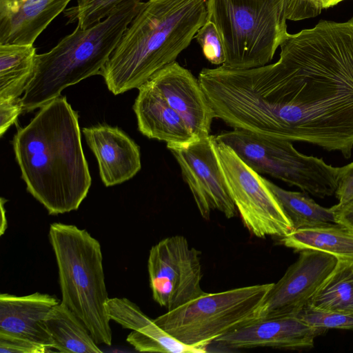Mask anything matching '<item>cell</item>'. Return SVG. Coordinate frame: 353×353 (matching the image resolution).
<instances>
[{
    "instance_id": "24",
    "label": "cell",
    "mask_w": 353,
    "mask_h": 353,
    "mask_svg": "<svg viewBox=\"0 0 353 353\" xmlns=\"http://www.w3.org/2000/svg\"><path fill=\"white\" fill-rule=\"evenodd\" d=\"M308 304L323 310L353 312V259H339Z\"/></svg>"
},
{
    "instance_id": "5",
    "label": "cell",
    "mask_w": 353,
    "mask_h": 353,
    "mask_svg": "<svg viewBox=\"0 0 353 353\" xmlns=\"http://www.w3.org/2000/svg\"><path fill=\"white\" fill-rule=\"evenodd\" d=\"M49 239L58 268L61 303L86 326L97 344H112L109 299L99 242L85 230L54 223Z\"/></svg>"
},
{
    "instance_id": "27",
    "label": "cell",
    "mask_w": 353,
    "mask_h": 353,
    "mask_svg": "<svg viewBox=\"0 0 353 353\" xmlns=\"http://www.w3.org/2000/svg\"><path fill=\"white\" fill-rule=\"evenodd\" d=\"M211 63L222 65L225 60L223 44L214 23L210 21L200 28L194 37Z\"/></svg>"
},
{
    "instance_id": "6",
    "label": "cell",
    "mask_w": 353,
    "mask_h": 353,
    "mask_svg": "<svg viewBox=\"0 0 353 353\" xmlns=\"http://www.w3.org/2000/svg\"><path fill=\"white\" fill-rule=\"evenodd\" d=\"M289 0H207V21L216 26L225 54L222 65L249 69L267 65L288 33Z\"/></svg>"
},
{
    "instance_id": "21",
    "label": "cell",
    "mask_w": 353,
    "mask_h": 353,
    "mask_svg": "<svg viewBox=\"0 0 353 353\" xmlns=\"http://www.w3.org/2000/svg\"><path fill=\"white\" fill-rule=\"evenodd\" d=\"M37 54L34 44H0V99H17L25 92Z\"/></svg>"
},
{
    "instance_id": "10",
    "label": "cell",
    "mask_w": 353,
    "mask_h": 353,
    "mask_svg": "<svg viewBox=\"0 0 353 353\" xmlns=\"http://www.w3.org/2000/svg\"><path fill=\"white\" fill-rule=\"evenodd\" d=\"M148 270L152 298L168 311L205 293L201 252L190 247L183 236L166 237L153 245Z\"/></svg>"
},
{
    "instance_id": "20",
    "label": "cell",
    "mask_w": 353,
    "mask_h": 353,
    "mask_svg": "<svg viewBox=\"0 0 353 353\" xmlns=\"http://www.w3.org/2000/svg\"><path fill=\"white\" fill-rule=\"evenodd\" d=\"M45 323L53 349L61 353H101L83 323L63 303L54 305Z\"/></svg>"
},
{
    "instance_id": "19",
    "label": "cell",
    "mask_w": 353,
    "mask_h": 353,
    "mask_svg": "<svg viewBox=\"0 0 353 353\" xmlns=\"http://www.w3.org/2000/svg\"><path fill=\"white\" fill-rule=\"evenodd\" d=\"M138 89L133 110L139 130L143 135L165 142L168 149L198 139L188 130L180 115L148 81Z\"/></svg>"
},
{
    "instance_id": "29",
    "label": "cell",
    "mask_w": 353,
    "mask_h": 353,
    "mask_svg": "<svg viewBox=\"0 0 353 353\" xmlns=\"http://www.w3.org/2000/svg\"><path fill=\"white\" fill-rule=\"evenodd\" d=\"M52 350L30 341L0 334L1 353H46Z\"/></svg>"
},
{
    "instance_id": "28",
    "label": "cell",
    "mask_w": 353,
    "mask_h": 353,
    "mask_svg": "<svg viewBox=\"0 0 353 353\" xmlns=\"http://www.w3.org/2000/svg\"><path fill=\"white\" fill-rule=\"evenodd\" d=\"M344 0H289L286 18L300 21L319 15L324 9L332 7Z\"/></svg>"
},
{
    "instance_id": "14",
    "label": "cell",
    "mask_w": 353,
    "mask_h": 353,
    "mask_svg": "<svg viewBox=\"0 0 353 353\" xmlns=\"http://www.w3.org/2000/svg\"><path fill=\"white\" fill-rule=\"evenodd\" d=\"M327 330L312 326L296 316L254 321L214 340L233 349L260 347L299 350L312 348L316 336Z\"/></svg>"
},
{
    "instance_id": "4",
    "label": "cell",
    "mask_w": 353,
    "mask_h": 353,
    "mask_svg": "<svg viewBox=\"0 0 353 353\" xmlns=\"http://www.w3.org/2000/svg\"><path fill=\"white\" fill-rule=\"evenodd\" d=\"M143 4L141 0H126L102 21L87 28L77 26L50 51L37 54L33 75L21 98L23 111L41 108L67 87L99 74Z\"/></svg>"
},
{
    "instance_id": "23",
    "label": "cell",
    "mask_w": 353,
    "mask_h": 353,
    "mask_svg": "<svg viewBox=\"0 0 353 353\" xmlns=\"http://www.w3.org/2000/svg\"><path fill=\"white\" fill-rule=\"evenodd\" d=\"M281 241L296 251L316 250L338 259H353V232L343 225L296 230Z\"/></svg>"
},
{
    "instance_id": "31",
    "label": "cell",
    "mask_w": 353,
    "mask_h": 353,
    "mask_svg": "<svg viewBox=\"0 0 353 353\" xmlns=\"http://www.w3.org/2000/svg\"><path fill=\"white\" fill-rule=\"evenodd\" d=\"M334 194L340 205L353 199V162L341 167L338 185Z\"/></svg>"
},
{
    "instance_id": "13",
    "label": "cell",
    "mask_w": 353,
    "mask_h": 353,
    "mask_svg": "<svg viewBox=\"0 0 353 353\" xmlns=\"http://www.w3.org/2000/svg\"><path fill=\"white\" fill-rule=\"evenodd\" d=\"M148 81L180 115L196 139L210 136L216 118L199 79L176 61L157 71Z\"/></svg>"
},
{
    "instance_id": "32",
    "label": "cell",
    "mask_w": 353,
    "mask_h": 353,
    "mask_svg": "<svg viewBox=\"0 0 353 353\" xmlns=\"http://www.w3.org/2000/svg\"><path fill=\"white\" fill-rule=\"evenodd\" d=\"M338 223L353 232V199L331 207Z\"/></svg>"
},
{
    "instance_id": "30",
    "label": "cell",
    "mask_w": 353,
    "mask_h": 353,
    "mask_svg": "<svg viewBox=\"0 0 353 353\" xmlns=\"http://www.w3.org/2000/svg\"><path fill=\"white\" fill-rule=\"evenodd\" d=\"M23 111L21 98L0 99V136L16 123L18 117Z\"/></svg>"
},
{
    "instance_id": "12",
    "label": "cell",
    "mask_w": 353,
    "mask_h": 353,
    "mask_svg": "<svg viewBox=\"0 0 353 353\" xmlns=\"http://www.w3.org/2000/svg\"><path fill=\"white\" fill-rule=\"evenodd\" d=\"M338 260L322 251L301 250L298 259L273 283L256 313L255 321L296 316L332 273Z\"/></svg>"
},
{
    "instance_id": "15",
    "label": "cell",
    "mask_w": 353,
    "mask_h": 353,
    "mask_svg": "<svg viewBox=\"0 0 353 353\" xmlns=\"http://www.w3.org/2000/svg\"><path fill=\"white\" fill-rule=\"evenodd\" d=\"M83 133L106 187L122 183L141 170L139 147L119 128L99 124L83 128Z\"/></svg>"
},
{
    "instance_id": "1",
    "label": "cell",
    "mask_w": 353,
    "mask_h": 353,
    "mask_svg": "<svg viewBox=\"0 0 353 353\" xmlns=\"http://www.w3.org/2000/svg\"><path fill=\"white\" fill-rule=\"evenodd\" d=\"M276 63L237 70L228 105L235 127L349 159L353 150V17L287 33Z\"/></svg>"
},
{
    "instance_id": "9",
    "label": "cell",
    "mask_w": 353,
    "mask_h": 353,
    "mask_svg": "<svg viewBox=\"0 0 353 353\" xmlns=\"http://www.w3.org/2000/svg\"><path fill=\"white\" fill-rule=\"evenodd\" d=\"M214 148L230 196L248 231L259 238L283 237L293 232L290 220L265 179L215 136Z\"/></svg>"
},
{
    "instance_id": "16",
    "label": "cell",
    "mask_w": 353,
    "mask_h": 353,
    "mask_svg": "<svg viewBox=\"0 0 353 353\" xmlns=\"http://www.w3.org/2000/svg\"><path fill=\"white\" fill-rule=\"evenodd\" d=\"M59 303L55 296L38 292L24 296L1 293L0 334L24 339L54 350L45 320Z\"/></svg>"
},
{
    "instance_id": "7",
    "label": "cell",
    "mask_w": 353,
    "mask_h": 353,
    "mask_svg": "<svg viewBox=\"0 0 353 353\" xmlns=\"http://www.w3.org/2000/svg\"><path fill=\"white\" fill-rule=\"evenodd\" d=\"M272 285L205 292L154 321L183 343L206 350L218 337L254 321L256 313Z\"/></svg>"
},
{
    "instance_id": "8",
    "label": "cell",
    "mask_w": 353,
    "mask_h": 353,
    "mask_svg": "<svg viewBox=\"0 0 353 353\" xmlns=\"http://www.w3.org/2000/svg\"><path fill=\"white\" fill-rule=\"evenodd\" d=\"M215 139L229 146L250 168L323 199L335 194L341 167L299 152L288 140L234 128Z\"/></svg>"
},
{
    "instance_id": "2",
    "label": "cell",
    "mask_w": 353,
    "mask_h": 353,
    "mask_svg": "<svg viewBox=\"0 0 353 353\" xmlns=\"http://www.w3.org/2000/svg\"><path fill=\"white\" fill-rule=\"evenodd\" d=\"M19 128L12 145L27 190L57 215L77 210L91 185L78 114L60 95Z\"/></svg>"
},
{
    "instance_id": "17",
    "label": "cell",
    "mask_w": 353,
    "mask_h": 353,
    "mask_svg": "<svg viewBox=\"0 0 353 353\" xmlns=\"http://www.w3.org/2000/svg\"><path fill=\"white\" fill-rule=\"evenodd\" d=\"M106 310L110 320L132 332L127 341L141 352L203 353L206 350L183 343L149 318L127 298H109Z\"/></svg>"
},
{
    "instance_id": "18",
    "label": "cell",
    "mask_w": 353,
    "mask_h": 353,
    "mask_svg": "<svg viewBox=\"0 0 353 353\" xmlns=\"http://www.w3.org/2000/svg\"><path fill=\"white\" fill-rule=\"evenodd\" d=\"M72 0H0V44H34Z\"/></svg>"
},
{
    "instance_id": "3",
    "label": "cell",
    "mask_w": 353,
    "mask_h": 353,
    "mask_svg": "<svg viewBox=\"0 0 353 353\" xmlns=\"http://www.w3.org/2000/svg\"><path fill=\"white\" fill-rule=\"evenodd\" d=\"M207 0H149L132 19L100 74L119 94L175 61L207 21Z\"/></svg>"
},
{
    "instance_id": "22",
    "label": "cell",
    "mask_w": 353,
    "mask_h": 353,
    "mask_svg": "<svg viewBox=\"0 0 353 353\" xmlns=\"http://www.w3.org/2000/svg\"><path fill=\"white\" fill-rule=\"evenodd\" d=\"M265 181L290 220L294 230L341 226L331 208L321 206L307 192L286 190L266 179Z\"/></svg>"
},
{
    "instance_id": "25",
    "label": "cell",
    "mask_w": 353,
    "mask_h": 353,
    "mask_svg": "<svg viewBox=\"0 0 353 353\" xmlns=\"http://www.w3.org/2000/svg\"><path fill=\"white\" fill-rule=\"evenodd\" d=\"M126 0H77L74 6L63 12L68 23H77L82 28H89L106 18L113 10Z\"/></svg>"
},
{
    "instance_id": "26",
    "label": "cell",
    "mask_w": 353,
    "mask_h": 353,
    "mask_svg": "<svg viewBox=\"0 0 353 353\" xmlns=\"http://www.w3.org/2000/svg\"><path fill=\"white\" fill-rule=\"evenodd\" d=\"M296 316L314 327L353 330V312L323 310L307 304Z\"/></svg>"
},
{
    "instance_id": "11",
    "label": "cell",
    "mask_w": 353,
    "mask_h": 353,
    "mask_svg": "<svg viewBox=\"0 0 353 353\" xmlns=\"http://www.w3.org/2000/svg\"><path fill=\"white\" fill-rule=\"evenodd\" d=\"M214 136L169 148L181 168L198 210L205 220L218 210L226 218L237 214L214 148Z\"/></svg>"
}]
</instances>
